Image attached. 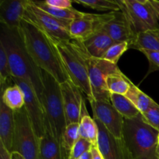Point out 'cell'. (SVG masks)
Returning a JSON list of instances; mask_svg holds the SVG:
<instances>
[{
  "instance_id": "obj_8",
  "label": "cell",
  "mask_w": 159,
  "mask_h": 159,
  "mask_svg": "<svg viewBox=\"0 0 159 159\" xmlns=\"http://www.w3.org/2000/svg\"><path fill=\"white\" fill-rule=\"evenodd\" d=\"M15 131L12 152L24 159H39V140L31 126L25 107L14 111Z\"/></svg>"
},
{
  "instance_id": "obj_40",
  "label": "cell",
  "mask_w": 159,
  "mask_h": 159,
  "mask_svg": "<svg viewBox=\"0 0 159 159\" xmlns=\"http://www.w3.org/2000/svg\"><path fill=\"white\" fill-rule=\"evenodd\" d=\"M158 154H159V146H158Z\"/></svg>"
},
{
  "instance_id": "obj_27",
  "label": "cell",
  "mask_w": 159,
  "mask_h": 159,
  "mask_svg": "<svg viewBox=\"0 0 159 159\" xmlns=\"http://www.w3.org/2000/svg\"><path fill=\"white\" fill-rule=\"evenodd\" d=\"M79 124L74 123L67 125L61 137V145L69 157L70 152L78 140L79 139Z\"/></svg>"
},
{
  "instance_id": "obj_10",
  "label": "cell",
  "mask_w": 159,
  "mask_h": 159,
  "mask_svg": "<svg viewBox=\"0 0 159 159\" xmlns=\"http://www.w3.org/2000/svg\"><path fill=\"white\" fill-rule=\"evenodd\" d=\"M14 84L20 87L24 93L25 109L27 113L28 117L30 121L31 126L40 141V138L46 132V114L43 104L39 99L37 93L30 83L23 79L12 78Z\"/></svg>"
},
{
  "instance_id": "obj_11",
  "label": "cell",
  "mask_w": 159,
  "mask_h": 159,
  "mask_svg": "<svg viewBox=\"0 0 159 159\" xmlns=\"http://www.w3.org/2000/svg\"><path fill=\"white\" fill-rule=\"evenodd\" d=\"M97 30L108 34L115 43L128 41L130 43L136 37L121 10L102 14Z\"/></svg>"
},
{
  "instance_id": "obj_18",
  "label": "cell",
  "mask_w": 159,
  "mask_h": 159,
  "mask_svg": "<svg viewBox=\"0 0 159 159\" xmlns=\"http://www.w3.org/2000/svg\"><path fill=\"white\" fill-rule=\"evenodd\" d=\"M39 159H68L61 143L48 129L39 141Z\"/></svg>"
},
{
  "instance_id": "obj_15",
  "label": "cell",
  "mask_w": 159,
  "mask_h": 159,
  "mask_svg": "<svg viewBox=\"0 0 159 159\" xmlns=\"http://www.w3.org/2000/svg\"><path fill=\"white\" fill-rule=\"evenodd\" d=\"M29 0H2L0 23L10 30H20Z\"/></svg>"
},
{
  "instance_id": "obj_25",
  "label": "cell",
  "mask_w": 159,
  "mask_h": 159,
  "mask_svg": "<svg viewBox=\"0 0 159 159\" xmlns=\"http://www.w3.org/2000/svg\"><path fill=\"white\" fill-rule=\"evenodd\" d=\"M2 101L6 107L13 111L21 110L25 106V96L20 86L14 84L13 86H9L2 92Z\"/></svg>"
},
{
  "instance_id": "obj_16",
  "label": "cell",
  "mask_w": 159,
  "mask_h": 159,
  "mask_svg": "<svg viewBox=\"0 0 159 159\" xmlns=\"http://www.w3.org/2000/svg\"><path fill=\"white\" fill-rule=\"evenodd\" d=\"M101 17L102 14L85 13L82 18L72 20L69 27L71 38L82 42L87 40L97 30Z\"/></svg>"
},
{
  "instance_id": "obj_1",
  "label": "cell",
  "mask_w": 159,
  "mask_h": 159,
  "mask_svg": "<svg viewBox=\"0 0 159 159\" xmlns=\"http://www.w3.org/2000/svg\"><path fill=\"white\" fill-rule=\"evenodd\" d=\"M20 30L25 48L36 65L51 75L60 84L69 80L60 54L51 39L24 20Z\"/></svg>"
},
{
  "instance_id": "obj_37",
  "label": "cell",
  "mask_w": 159,
  "mask_h": 159,
  "mask_svg": "<svg viewBox=\"0 0 159 159\" xmlns=\"http://www.w3.org/2000/svg\"><path fill=\"white\" fill-rule=\"evenodd\" d=\"M151 2L153 5L155 9H156L157 12L159 14V1L158 0H151Z\"/></svg>"
},
{
  "instance_id": "obj_39",
  "label": "cell",
  "mask_w": 159,
  "mask_h": 159,
  "mask_svg": "<svg viewBox=\"0 0 159 159\" xmlns=\"http://www.w3.org/2000/svg\"><path fill=\"white\" fill-rule=\"evenodd\" d=\"M78 159H92L91 152H86V153L84 154V155H82V156H81L80 158H78Z\"/></svg>"
},
{
  "instance_id": "obj_31",
  "label": "cell",
  "mask_w": 159,
  "mask_h": 159,
  "mask_svg": "<svg viewBox=\"0 0 159 159\" xmlns=\"http://www.w3.org/2000/svg\"><path fill=\"white\" fill-rule=\"evenodd\" d=\"M92 143L85 138H79L70 152L68 159H78L86 152H90L92 148Z\"/></svg>"
},
{
  "instance_id": "obj_33",
  "label": "cell",
  "mask_w": 159,
  "mask_h": 159,
  "mask_svg": "<svg viewBox=\"0 0 159 159\" xmlns=\"http://www.w3.org/2000/svg\"><path fill=\"white\" fill-rule=\"evenodd\" d=\"M149 62V70L148 75L154 72L155 71H159V52L150 50H141Z\"/></svg>"
},
{
  "instance_id": "obj_2",
  "label": "cell",
  "mask_w": 159,
  "mask_h": 159,
  "mask_svg": "<svg viewBox=\"0 0 159 159\" xmlns=\"http://www.w3.org/2000/svg\"><path fill=\"white\" fill-rule=\"evenodd\" d=\"M0 43L7 54L12 78L23 79L30 84L42 102L43 85L41 69L28 54L20 30H10L1 24Z\"/></svg>"
},
{
  "instance_id": "obj_24",
  "label": "cell",
  "mask_w": 159,
  "mask_h": 159,
  "mask_svg": "<svg viewBox=\"0 0 159 159\" xmlns=\"http://www.w3.org/2000/svg\"><path fill=\"white\" fill-rule=\"evenodd\" d=\"M125 96L133 102L134 105L138 108L141 114L147 112L152 107L158 105L157 102H155L152 98L149 97L144 92L141 91L134 83L131 85L130 89L128 90Z\"/></svg>"
},
{
  "instance_id": "obj_36",
  "label": "cell",
  "mask_w": 159,
  "mask_h": 159,
  "mask_svg": "<svg viewBox=\"0 0 159 159\" xmlns=\"http://www.w3.org/2000/svg\"><path fill=\"white\" fill-rule=\"evenodd\" d=\"M0 159H12V155L0 143Z\"/></svg>"
},
{
  "instance_id": "obj_6",
  "label": "cell",
  "mask_w": 159,
  "mask_h": 159,
  "mask_svg": "<svg viewBox=\"0 0 159 159\" xmlns=\"http://www.w3.org/2000/svg\"><path fill=\"white\" fill-rule=\"evenodd\" d=\"M134 34L159 28V14L151 0H117Z\"/></svg>"
},
{
  "instance_id": "obj_17",
  "label": "cell",
  "mask_w": 159,
  "mask_h": 159,
  "mask_svg": "<svg viewBox=\"0 0 159 159\" xmlns=\"http://www.w3.org/2000/svg\"><path fill=\"white\" fill-rule=\"evenodd\" d=\"M15 131V115L14 111L5 105L0 103V143L11 153Z\"/></svg>"
},
{
  "instance_id": "obj_35",
  "label": "cell",
  "mask_w": 159,
  "mask_h": 159,
  "mask_svg": "<svg viewBox=\"0 0 159 159\" xmlns=\"http://www.w3.org/2000/svg\"><path fill=\"white\" fill-rule=\"evenodd\" d=\"M91 152V157L92 159H104L102 157V154L99 152V148H98L97 145H93L92 148L90 150Z\"/></svg>"
},
{
  "instance_id": "obj_20",
  "label": "cell",
  "mask_w": 159,
  "mask_h": 159,
  "mask_svg": "<svg viewBox=\"0 0 159 159\" xmlns=\"http://www.w3.org/2000/svg\"><path fill=\"white\" fill-rule=\"evenodd\" d=\"M79 136L92 143L93 145H97L98 127L94 118H92L87 113L85 103L84 102L81 112V120L79 123Z\"/></svg>"
},
{
  "instance_id": "obj_7",
  "label": "cell",
  "mask_w": 159,
  "mask_h": 159,
  "mask_svg": "<svg viewBox=\"0 0 159 159\" xmlns=\"http://www.w3.org/2000/svg\"><path fill=\"white\" fill-rule=\"evenodd\" d=\"M23 20L43 31L51 40H69L72 39L69 32L71 20H61L50 15L37 7L32 0H29L25 8Z\"/></svg>"
},
{
  "instance_id": "obj_38",
  "label": "cell",
  "mask_w": 159,
  "mask_h": 159,
  "mask_svg": "<svg viewBox=\"0 0 159 159\" xmlns=\"http://www.w3.org/2000/svg\"><path fill=\"white\" fill-rule=\"evenodd\" d=\"M11 155H12V159H24L22 155H20L18 153H16V152L11 153Z\"/></svg>"
},
{
  "instance_id": "obj_29",
  "label": "cell",
  "mask_w": 159,
  "mask_h": 159,
  "mask_svg": "<svg viewBox=\"0 0 159 159\" xmlns=\"http://www.w3.org/2000/svg\"><path fill=\"white\" fill-rule=\"evenodd\" d=\"M12 79V71L9 58L3 45L0 43V83L2 91H4L5 85L7 84V81Z\"/></svg>"
},
{
  "instance_id": "obj_34",
  "label": "cell",
  "mask_w": 159,
  "mask_h": 159,
  "mask_svg": "<svg viewBox=\"0 0 159 159\" xmlns=\"http://www.w3.org/2000/svg\"><path fill=\"white\" fill-rule=\"evenodd\" d=\"M46 3L49 6H54L61 9H71L72 6V1L70 0H45Z\"/></svg>"
},
{
  "instance_id": "obj_41",
  "label": "cell",
  "mask_w": 159,
  "mask_h": 159,
  "mask_svg": "<svg viewBox=\"0 0 159 159\" xmlns=\"http://www.w3.org/2000/svg\"><path fill=\"white\" fill-rule=\"evenodd\" d=\"M158 141H159V135H158Z\"/></svg>"
},
{
  "instance_id": "obj_22",
  "label": "cell",
  "mask_w": 159,
  "mask_h": 159,
  "mask_svg": "<svg viewBox=\"0 0 159 159\" xmlns=\"http://www.w3.org/2000/svg\"><path fill=\"white\" fill-rule=\"evenodd\" d=\"M110 102L124 119H134L141 114L140 111L134 105L133 102L124 95L111 93Z\"/></svg>"
},
{
  "instance_id": "obj_21",
  "label": "cell",
  "mask_w": 159,
  "mask_h": 159,
  "mask_svg": "<svg viewBox=\"0 0 159 159\" xmlns=\"http://www.w3.org/2000/svg\"><path fill=\"white\" fill-rule=\"evenodd\" d=\"M130 48L138 51L150 50L159 52V28L138 34L129 45Z\"/></svg>"
},
{
  "instance_id": "obj_13",
  "label": "cell",
  "mask_w": 159,
  "mask_h": 159,
  "mask_svg": "<svg viewBox=\"0 0 159 159\" xmlns=\"http://www.w3.org/2000/svg\"><path fill=\"white\" fill-rule=\"evenodd\" d=\"M98 127L97 147L104 159H132L123 138H116L95 119Z\"/></svg>"
},
{
  "instance_id": "obj_9",
  "label": "cell",
  "mask_w": 159,
  "mask_h": 159,
  "mask_svg": "<svg viewBox=\"0 0 159 159\" xmlns=\"http://www.w3.org/2000/svg\"><path fill=\"white\" fill-rule=\"evenodd\" d=\"M85 57L93 99L110 102V93L107 87V79L110 75L120 71L119 67L105 59L92 57L87 50Z\"/></svg>"
},
{
  "instance_id": "obj_30",
  "label": "cell",
  "mask_w": 159,
  "mask_h": 159,
  "mask_svg": "<svg viewBox=\"0 0 159 159\" xmlns=\"http://www.w3.org/2000/svg\"><path fill=\"white\" fill-rule=\"evenodd\" d=\"M129 45H130V42L128 41L115 43L109 48L108 51L102 57V59H105L114 65H117L118 61L120 60L121 56L129 48Z\"/></svg>"
},
{
  "instance_id": "obj_32",
  "label": "cell",
  "mask_w": 159,
  "mask_h": 159,
  "mask_svg": "<svg viewBox=\"0 0 159 159\" xmlns=\"http://www.w3.org/2000/svg\"><path fill=\"white\" fill-rule=\"evenodd\" d=\"M142 117L148 124L159 131V105L152 107L145 113H142Z\"/></svg>"
},
{
  "instance_id": "obj_3",
  "label": "cell",
  "mask_w": 159,
  "mask_h": 159,
  "mask_svg": "<svg viewBox=\"0 0 159 159\" xmlns=\"http://www.w3.org/2000/svg\"><path fill=\"white\" fill-rule=\"evenodd\" d=\"M159 131L144 120L142 115L124 120L123 139L132 159H159Z\"/></svg>"
},
{
  "instance_id": "obj_12",
  "label": "cell",
  "mask_w": 159,
  "mask_h": 159,
  "mask_svg": "<svg viewBox=\"0 0 159 159\" xmlns=\"http://www.w3.org/2000/svg\"><path fill=\"white\" fill-rule=\"evenodd\" d=\"M93 110L94 119L99 120L111 134L116 138H123L124 118L108 101H89Z\"/></svg>"
},
{
  "instance_id": "obj_14",
  "label": "cell",
  "mask_w": 159,
  "mask_h": 159,
  "mask_svg": "<svg viewBox=\"0 0 159 159\" xmlns=\"http://www.w3.org/2000/svg\"><path fill=\"white\" fill-rule=\"evenodd\" d=\"M67 125L80 123L81 112L85 100L82 91L71 80L60 84Z\"/></svg>"
},
{
  "instance_id": "obj_26",
  "label": "cell",
  "mask_w": 159,
  "mask_h": 159,
  "mask_svg": "<svg viewBox=\"0 0 159 159\" xmlns=\"http://www.w3.org/2000/svg\"><path fill=\"white\" fill-rule=\"evenodd\" d=\"M132 84L131 81L121 71L110 75L107 79V87L110 94L116 93L125 96Z\"/></svg>"
},
{
  "instance_id": "obj_23",
  "label": "cell",
  "mask_w": 159,
  "mask_h": 159,
  "mask_svg": "<svg viewBox=\"0 0 159 159\" xmlns=\"http://www.w3.org/2000/svg\"><path fill=\"white\" fill-rule=\"evenodd\" d=\"M32 2L42 10L45 11L50 15L53 16L56 18L61 19V20H71L72 21V20L82 18L85 13V12H82L77 10L74 7L71 8V9H61V8H57L49 6V5L47 4L45 1H37V0L34 1V0H32Z\"/></svg>"
},
{
  "instance_id": "obj_28",
  "label": "cell",
  "mask_w": 159,
  "mask_h": 159,
  "mask_svg": "<svg viewBox=\"0 0 159 159\" xmlns=\"http://www.w3.org/2000/svg\"><path fill=\"white\" fill-rule=\"evenodd\" d=\"M72 2L98 11H120L117 0H74Z\"/></svg>"
},
{
  "instance_id": "obj_4",
  "label": "cell",
  "mask_w": 159,
  "mask_h": 159,
  "mask_svg": "<svg viewBox=\"0 0 159 159\" xmlns=\"http://www.w3.org/2000/svg\"><path fill=\"white\" fill-rule=\"evenodd\" d=\"M51 40L60 54L70 80L86 95L89 101L94 99L85 61L86 48L83 42L75 39Z\"/></svg>"
},
{
  "instance_id": "obj_5",
  "label": "cell",
  "mask_w": 159,
  "mask_h": 159,
  "mask_svg": "<svg viewBox=\"0 0 159 159\" xmlns=\"http://www.w3.org/2000/svg\"><path fill=\"white\" fill-rule=\"evenodd\" d=\"M41 74L43 85L42 104L46 114V127L61 143L67 127L61 85L47 71L41 70Z\"/></svg>"
},
{
  "instance_id": "obj_19",
  "label": "cell",
  "mask_w": 159,
  "mask_h": 159,
  "mask_svg": "<svg viewBox=\"0 0 159 159\" xmlns=\"http://www.w3.org/2000/svg\"><path fill=\"white\" fill-rule=\"evenodd\" d=\"M87 51L92 57L102 58L109 48L115 43L108 34L97 30L93 35L83 41Z\"/></svg>"
}]
</instances>
